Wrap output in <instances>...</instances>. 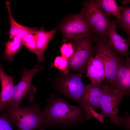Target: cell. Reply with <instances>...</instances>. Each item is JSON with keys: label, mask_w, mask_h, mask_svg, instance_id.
<instances>
[{"label": "cell", "mask_w": 130, "mask_h": 130, "mask_svg": "<svg viewBox=\"0 0 130 130\" xmlns=\"http://www.w3.org/2000/svg\"><path fill=\"white\" fill-rule=\"evenodd\" d=\"M57 31L56 28L49 31H46L43 27L42 26L35 33L38 50L37 56L39 61L42 62L44 60V53L45 50L49 42Z\"/></svg>", "instance_id": "obj_16"}, {"label": "cell", "mask_w": 130, "mask_h": 130, "mask_svg": "<svg viewBox=\"0 0 130 130\" xmlns=\"http://www.w3.org/2000/svg\"><path fill=\"white\" fill-rule=\"evenodd\" d=\"M112 20V23L106 33L107 42L113 50L120 54L121 57L127 58L130 54V38L125 39L119 35L117 31L115 20Z\"/></svg>", "instance_id": "obj_11"}, {"label": "cell", "mask_w": 130, "mask_h": 130, "mask_svg": "<svg viewBox=\"0 0 130 130\" xmlns=\"http://www.w3.org/2000/svg\"><path fill=\"white\" fill-rule=\"evenodd\" d=\"M39 130H45V129H40Z\"/></svg>", "instance_id": "obj_24"}, {"label": "cell", "mask_w": 130, "mask_h": 130, "mask_svg": "<svg viewBox=\"0 0 130 130\" xmlns=\"http://www.w3.org/2000/svg\"><path fill=\"white\" fill-rule=\"evenodd\" d=\"M28 99V106L4 110L7 112L11 124L18 130H34L44 125L43 113L35 101L34 97L30 96Z\"/></svg>", "instance_id": "obj_1"}, {"label": "cell", "mask_w": 130, "mask_h": 130, "mask_svg": "<svg viewBox=\"0 0 130 130\" xmlns=\"http://www.w3.org/2000/svg\"><path fill=\"white\" fill-rule=\"evenodd\" d=\"M123 96L118 91L113 90L108 85L103 97L100 109L103 118L108 117L115 125H123L127 130L130 128L129 119H122L118 116L119 111L118 104L122 102Z\"/></svg>", "instance_id": "obj_9"}, {"label": "cell", "mask_w": 130, "mask_h": 130, "mask_svg": "<svg viewBox=\"0 0 130 130\" xmlns=\"http://www.w3.org/2000/svg\"><path fill=\"white\" fill-rule=\"evenodd\" d=\"M21 39L15 36L9 39L6 43H4L6 48L2 57L4 60L9 61L13 60V56L21 48Z\"/></svg>", "instance_id": "obj_18"}, {"label": "cell", "mask_w": 130, "mask_h": 130, "mask_svg": "<svg viewBox=\"0 0 130 130\" xmlns=\"http://www.w3.org/2000/svg\"><path fill=\"white\" fill-rule=\"evenodd\" d=\"M5 3L8 12L10 28L8 33L9 39L16 36L21 39L25 35L28 34H35L38 31L35 27H28L21 25L16 22L12 15L10 8V3L6 1Z\"/></svg>", "instance_id": "obj_15"}, {"label": "cell", "mask_w": 130, "mask_h": 130, "mask_svg": "<svg viewBox=\"0 0 130 130\" xmlns=\"http://www.w3.org/2000/svg\"><path fill=\"white\" fill-rule=\"evenodd\" d=\"M82 4V9L94 33L102 38H107V32L112 22L110 15L101 10L93 0L84 1Z\"/></svg>", "instance_id": "obj_8"}, {"label": "cell", "mask_w": 130, "mask_h": 130, "mask_svg": "<svg viewBox=\"0 0 130 130\" xmlns=\"http://www.w3.org/2000/svg\"><path fill=\"white\" fill-rule=\"evenodd\" d=\"M35 33L28 34L25 35L21 38V43L22 45L26 47L37 56L38 50Z\"/></svg>", "instance_id": "obj_20"}, {"label": "cell", "mask_w": 130, "mask_h": 130, "mask_svg": "<svg viewBox=\"0 0 130 130\" xmlns=\"http://www.w3.org/2000/svg\"><path fill=\"white\" fill-rule=\"evenodd\" d=\"M37 64L33 68L28 70L23 68V73L19 83L14 85L11 97L6 102L4 110H7L17 108L21 104L23 98H26L27 94H34L37 88L31 84V80L34 75L38 72L43 70L44 68Z\"/></svg>", "instance_id": "obj_7"}, {"label": "cell", "mask_w": 130, "mask_h": 130, "mask_svg": "<svg viewBox=\"0 0 130 130\" xmlns=\"http://www.w3.org/2000/svg\"><path fill=\"white\" fill-rule=\"evenodd\" d=\"M123 96H127L130 92V58H126L124 63L119 68L115 79L109 86Z\"/></svg>", "instance_id": "obj_12"}, {"label": "cell", "mask_w": 130, "mask_h": 130, "mask_svg": "<svg viewBox=\"0 0 130 130\" xmlns=\"http://www.w3.org/2000/svg\"><path fill=\"white\" fill-rule=\"evenodd\" d=\"M92 38L95 44V54L101 56L105 62V72L103 80L110 86L113 83L118 70L126 60L119 57L117 52L110 47L107 42V38H102L93 33Z\"/></svg>", "instance_id": "obj_2"}, {"label": "cell", "mask_w": 130, "mask_h": 130, "mask_svg": "<svg viewBox=\"0 0 130 130\" xmlns=\"http://www.w3.org/2000/svg\"><path fill=\"white\" fill-rule=\"evenodd\" d=\"M81 73L67 75L61 80L59 84L60 91L69 98L78 103L83 107L82 97L84 84Z\"/></svg>", "instance_id": "obj_10"}, {"label": "cell", "mask_w": 130, "mask_h": 130, "mask_svg": "<svg viewBox=\"0 0 130 130\" xmlns=\"http://www.w3.org/2000/svg\"><path fill=\"white\" fill-rule=\"evenodd\" d=\"M58 28L63 33L64 42L79 39L94 33L83 9L78 14L68 17Z\"/></svg>", "instance_id": "obj_4"}, {"label": "cell", "mask_w": 130, "mask_h": 130, "mask_svg": "<svg viewBox=\"0 0 130 130\" xmlns=\"http://www.w3.org/2000/svg\"><path fill=\"white\" fill-rule=\"evenodd\" d=\"M105 66L103 58L99 54L96 55L89 60L86 70V76L93 83L101 84L104 78Z\"/></svg>", "instance_id": "obj_13"}, {"label": "cell", "mask_w": 130, "mask_h": 130, "mask_svg": "<svg viewBox=\"0 0 130 130\" xmlns=\"http://www.w3.org/2000/svg\"><path fill=\"white\" fill-rule=\"evenodd\" d=\"M49 104L43 113L44 125L52 122L67 123L77 120L80 116L81 111L77 106L69 104L66 101L56 98L48 100Z\"/></svg>", "instance_id": "obj_3"}, {"label": "cell", "mask_w": 130, "mask_h": 130, "mask_svg": "<svg viewBox=\"0 0 130 130\" xmlns=\"http://www.w3.org/2000/svg\"><path fill=\"white\" fill-rule=\"evenodd\" d=\"M122 15L121 21L115 20V23L117 27H121L127 35L128 38L130 36V7L121 6H120Z\"/></svg>", "instance_id": "obj_19"}, {"label": "cell", "mask_w": 130, "mask_h": 130, "mask_svg": "<svg viewBox=\"0 0 130 130\" xmlns=\"http://www.w3.org/2000/svg\"><path fill=\"white\" fill-rule=\"evenodd\" d=\"M4 111L3 113L0 115V130H13L7 112L5 110Z\"/></svg>", "instance_id": "obj_23"}, {"label": "cell", "mask_w": 130, "mask_h": 130, "mask_svg": "<svg viewBox=\"0 0 130 130\" xmlns=\"http://www.w3.org/2000/svg\"><path fill=\"white\" fill-rule=\"evenodd\" d=\"M92 33L82 39L73 41V54L68 59V69L86 72L89 60L95 54L94 47L92 38Z\"/></svg>", "instance_id": "obj_6"}, {"label": "cell", "mask_w": 130, "mask_h": 130, "mask_svg": "<svg viewBox=\"0 0 130 130\" xmlns=\"http://www.w3.org/2000/svg\"><path fill=\"white\" fill-rule=\"evenodd\" d=\"M68 59L62 56L56 57L54 62V65L57 68L62 71L66 75L68 74Z\"/></svg>", "instance_id": "obj_21"}, {"label": "cell", "mask_w": 130, "mask_h": 130, "mask_svg": "<svg viewBox=\"0 0 130 130\" xmlns=\"http://www.w3.org/2000/svg\"><path fill=\"white\" fill-rule=\"evenodd\" d=\"M108 85L91 82L88 84H84V88L82 97L83 107L86 119L94 117L103 123L104 122L101 114L96 112L100 109L102 99Z\"/></svg>", "instance_id": "obj_5"}, {"label": "cell", "mask_w": 130, "mask_h": 130, "mask_svg": "<svg viewBox=\"0 0 130 130\" xmlns=\"http://www.w3.org/2000/svg\"><path fill=\"white\" fill-rule=\"evenodd\" d=\"M101 10L110 15L114 16L117 21H121L122 15L120 6L114 0H93Z\"/></svg>", "instance_id": "obj_17"}, {"label": "cell", "mask_w": 130, "mask_h": 130, "mask_svg": "<svg viewBox=\"0 0 130 130\" xmlns=\"http://www.w3.org/2000/svg\"><path fill=\"white\" fill-rule=\"evenodd\" d=\"M60 50L62 56L68 59L74 53V50L72 43L65 42L61 47Z\"/></svg>", "instance_id": "obj_22"}, {"label": "cell", "mask_w": 130, "mask_h": 130, "mask_svg": "<svg viewBox=\"0 0 130 130\" xmlns=\"http://www.w3.org/2000/svg\"><path fill=\"white\" fill-rule=\"evenodd\" d=\"M13 77L7 75L0 64V79L1 90L0 97V112L4 110L5 104L10 98L14 87Z\"/></svg>", "instance_id": "obj_14"}]
</instances>
